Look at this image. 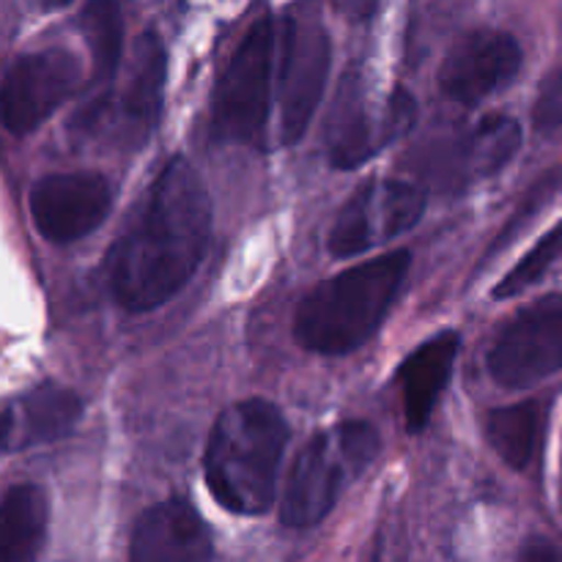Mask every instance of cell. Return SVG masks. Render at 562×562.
<instances>
[{
	"mask_svg": "<svg viewBox=\"0 0 562 562\" xmlns=\"http://www.w3.org/2000/svg\"><path fill=\"white\" fill-rule=\"evenodd\" d=\"M212 554V532L184 499L151 505L132 532L130 558L135 562H201Z\"/></svg>",
	"mask_w": 562,
	"mask_h": 562,
	"instance_id": "obj_14",
	"label": "cell"
},
{
	"mask_svg": "<svg viewBox=\"0 0 562 562\" xmlns=\"http://www.w3.org/2000/svg\"><path fill=\"white\" fill-rule=\"evenodd\" d=\"M417 121V102L406 88H393L376 102L360 69H349L335 93L327 121V154L338 170L360 168L395 140L406 137Z\"/></svg>",
	"mask_w": 562,
	"mask_h": 562,
	"instance_id": "obj_6",
	"label": "cell"
},
{
	"mask_svg": "<svg viewBox=\"0 0 562 562\" xmlns=\"http://www.w3.org/2000/svg\"><path fill=\"white\" fill-rule=\"evenodd\" d=\"M82 66L66 49L20 55L0 82V124L11 135L38 130L80 88Z\"/></svg>",
	"mask_w": 562,
	"mask_h": 562,
	"instance_id": "obj_10",
	"label": "cell"
},
{
	"mask_svg": "<svg viewBox=\"0 0 562 562\" xmlns=\"http://www.w3.org/2000/svg\"><path fill=\"white\" fill-rule=\"evenodd\" d=\"M379 453L376 428L362 420L340 423L316 434L296 456L280 505L289 527H313L327 519L340 492L373 464Z\"/></svg>",
	"mask_w": 562,
	"mask_h": 562,
	"instance_id": "obj_4",
	"label": "cell"
},
{
	"mask_svg": "<svg viewBox=\"0 0 562 562\" xmlns=\"http://www.w3.org/2000/svg\"><path fill=\"white\" fill-rule=\"evenodd\" d=\"M168 75V53L157 33H143L132 47L130 75H126L124 93H121V115L126 121V130L137 135V143L148 137V132L157 124L159 108H162V88Z\"/></svg>",
	"mask_w": 562,
	"mask_h": 562,
	"instance_id": "obj_17",
	"label": "cell"
},
{
	"mask_svg": "<svg viewBox=\"0 0 562 562\" xmlns=\"http://www.w3.org/2000/svg\"><path fill=\"white\" fill-rule=\"evenodd\" d=\"M82 33L93 58V86L110 88L121 66L124 20L115 0H88L80 14Z\"/></svg>",
	"mask_w": 562,
	"mask_h": 562,
	"instance_id": "obj_20",
	"label": "cell"
},
{
	"mask_svg": "<svg viewBox=\"0 0 562 562\" xmlns=\"http://www.w3.org/2000/svg\"><path fill=\"white\" fill-rule=\"evenodd\" d=\"M541 423L543 415L532 401L499 406L488 412L486 439L510 470H527L541 445Z\"/></svg>",
	"mask_w": 562,
	"mask_h": 562,
	"instance_id": "obj_19",
	"label": "cell"
},
{
	"mask_svg": "<svg viewBox=\"0 0 562 562\" xmlns=\"http://www.w3.org/2000/svg\"><path fill=\"white\" fill-rule=\"evenodd\" d=\"M113 190L99 173H53L31 190L36 231L53 245H71L108 220Z\"/></svg>",
	"mask_w": 562,
	"mask_h": 562,
	"instance_id": "obj_11",
	"label": "cell"
},
{
	"mask_svg": "<svg viewBox=\"0 0 562 562\" xmlns=\"http://www.w3.org/2000/svg\"><path fill=\"white\" fill-rule=\"evenodd\" d=\"M521 146V126L510 115H483L481 121L445 137L431 148L428 173L445 187H467L499 173Z\"/></svg>",
	"mask_w": 562,
	"mask_h": 562,
	"instance_id": "obj_13",
	"label": "cell"
},
{
	"mask_svg": "<svg viewBox=\"0 0 562 562\" xmlns=\"http://www.w3.org/2000/svg\"><path fill=\"white\" fill-rule=\"evenodd\" d=\"M560 258H562V223L554 225V228L549 231V234L543 236V239L538 241V245L532 247V250L527 252V256L521 258V261L516 263L503 280H499L497 289H494V296H497V300H505V296L521 294V291H527L530 285H536L538 280H541L543 274L560 261Z\"/></svg>",
	"mask_w": 562,
	"mask_h": 562,
	"instance_id": "obj_21",
	"label": "cell"
},
{
	"mask_svg": "<svg viewBox=\"0 0 562 562\" xmlns=\"http://www.w3.org/2000/svg\"><path fill=\"white\" fill-rule=\"evenodd\" d=\"M560 190H562V165H558L554 170H549V173L543 176V179L538 181V184L532 187L530 192H527V198L521 201V206L516 209V214L510 217V223L505 225L503 231H499V236H497V241H494L492 252L499 250V247L510 245V241H514V236L519 234V231L525 228V225L530 223V220L536 217V214L541 212V209L547 206V203L552 201V198L558 195Z\"/></svg>",
	"mask_w": 562,
	"mask_h": 562,
	"instance_id": "obj_22",
	"label": "cell"
},
{
	"mask_svg": "<svg viewBox=\"0 0 562 562\" xmlns=\"http://www.w3.org/2000/svg\"><path fill=\"white\" fill-rule=\"evenodd\" d=\"M521 560H562V552H558L549 543H532V547L521 549Z\"/></svg>",
	"mask_w": 562,
	"mask_h": 562,
	"instance_id": "obj_24",
	"label": "cell"
},
{
	"mask_svg": "<svg viewBox=\"0 0 562 562\" xmlns=\"http://www.w3.org/2000/svg\"><path fill=\"white\" fill-rule=\"evenodd\" d=\"M82 417L80 395L58 384L31 390L0 415V450L22 453L69 437Z\"/></svg>",
	"mask_w": 562,
	"mask_h": 562,
	"instance_id": "obj_15",
	"label": "cell"
},
{
	"mask_svg": "<svg viewBox=\"0 0 562 562\" xmlns=\"http://www.w3.org/2000/svg\"><path fill=\"white\" fill-rule=\"evenodd\" d=\"M409 267V252L395 250L318 283L300 302L294 318L296 340L307 351L329 357L360 349L382 327Z\"/></svg>",
	"mask_w": 562,
	"mask_h": 562,
	"instance_id": "obj_3",
	"label": "cell"
},
{
	"mask_svg": "<svg viewBox=\"0 0 562 562\" xmlns=\"http://www.w3.org/2000/svg\"><path fill=\"white\" fill-rule=\"evenodd\" d=\"M532 124L541 135L562 130V66L543 77L536 104H532Z\"/></svg>",
	"mask_w": 562,
	"mask_h": 562,
	"instance_id": "obj_23",
	"label": "cell"
},
{
	"mask_svg": "<svg viewBox=\"0 0 562 562\" xmlns=\"http://www.w3.org/2000/svg\"><path fill=\"white\" fill-rule=\"evenodd\" d=\"M38 5H42L44 11H55V9H64V5H69L71 0H36Z\"/></svg>",
	"mask_w": 562,
	"mask_h": 562,
	"instance_id": "obj_25",
	"label": "cell"
},
{
	"mask_svg": "<svg viewBox=\"0 0 562 562\" xmlns=\"http://www.w3.org/2000/svg\"><path fill=\"white\" fill-rule=\"evenodd\" d=\"M212 236V201L201 173L176 157L148 187L135 223L110 250V291L130 313H148L173 300Z\"/></svg>",
	"mask_w": 562,
	"mask_h": 562,
	"instance_id": "obj_1",
	"label": "cell"
},
{
	"mask_svg": "<svg viewBox=\"0 0 562 562\" xmlns=\"http://www.w3.org/2000/svg\"><path fill=\"white\" fill-rule=\"evenodd\" d=\"M486 368L505 390L532 387L562 371V294L516 311L494 338Z\"/></svg>",
	"mask_w": 562,
	"mask_h": 562,
	"instance_id": "obj_8",
	"label": "cell"
},
{
	"mask_svg": "<svg viewBox=\"0 0 562 562\" xmlns=\"http://www.w3.org/2000/svg\"><path fill=\"white\" fill-rule=\"evenodd\" d=\"M426 201V190L412 181H366L340 209L338 220L329 231V252L335 258L360 256L371 247L406 234L420 223Z\"/></svg>",
	"mask_w": 562,
	"mask_h": 562,
	"instance_id": "obj_9",
	"label": "cell"
},
{
	"mask_svg": "<svg viewBox=\"0 0 562 562\" xmlns=\"http://www.w3.org/2000/svg\"><path fill=\"white\" fill-rule=\"evenodd\" d=\"M521 69V47L505 31H472L445 55L439 88L459 104H477L508 86Z\"/></svg>",
	"mask_w": 562,
	"mask_h": 562,
	"instance_id": "obj_12",
	"label": "cell"
},
{
	"mask_svg": "<svg viewBox=\"0 0 562 562\" xmlns=\"http://www.w3.org/2000/svg\"><path fill=\"white\" fill-rule=\"evenodd\" d=\"M274 47L278 25L269 14L258 16L214 88L212 132L217 140L263 146L272 110Z\"/></svg>",
	"mask_w": 562,
	"mask_h": 562,
	"instance_id": "obj_5",
	"label": "cell"
},
{
	"mask_svg": "<svg viewBox=\"0 0 562 562\" xmlns=\"http://www.w3.org/2000/svg\"><path fill=\"white\" fill-rule=\"evenodd\" d=\"M461 338L456 333H439L431 340L412 351L398 371V387L404 393L406 428L412 434L420 431L431 417L434 406L442 398L445 387L453 373V362L459 357Z\"/></svg>",
	"mask_w": 562,
	"mask_h": 562,
	"instance_id": "obj_16",
	"label": "cell"
},
{
	"mask_svg": "<svg viewBox=\"0 0 562 562\" xmlns=\"http://www.w3.org/2000/svg\"><path fill=\"white\" fill-rule=\"evenodd\" d=\"M289 426L274 404L247 398L217 417L206 445V486L225 510L261 516L278 494Z\"/></svg>",
	"mask_w": 562,
	"mask_h": 562,
	"instance_id": "obj_2",
	"label": "cell"
},
{
	"mask_svg": "<svg viewBox=\"0 0 562 562\" xmlns=\"http://www.w3.org/2000/svg\"><path fill=\"white\" fill-rule=\"evenodd\" d=\"M329 33L313 11L280 22V143L294 146L311 126L329 75Z\"/></svg>",
	"mask_w": 562,
	"mask_h": 562,
	"instance_id": "obj_7",
	"label": "cell"
},
{
	"mask_svg": "<svg viewBox=\"0 0 562 562\" xmlns=\"http://www.w3.org/2000/svg\"><path fill=\"white\" fill-rule=\"evenodd\" d=\"M49 505L33 483H22L0 499V562L33 560L47 538Z\"/></svg>",
	"mask_w": 562,
	"mask_h": 562,
	"instance_id": "obj_18",
	"label": "cell"
}]
</instances>
